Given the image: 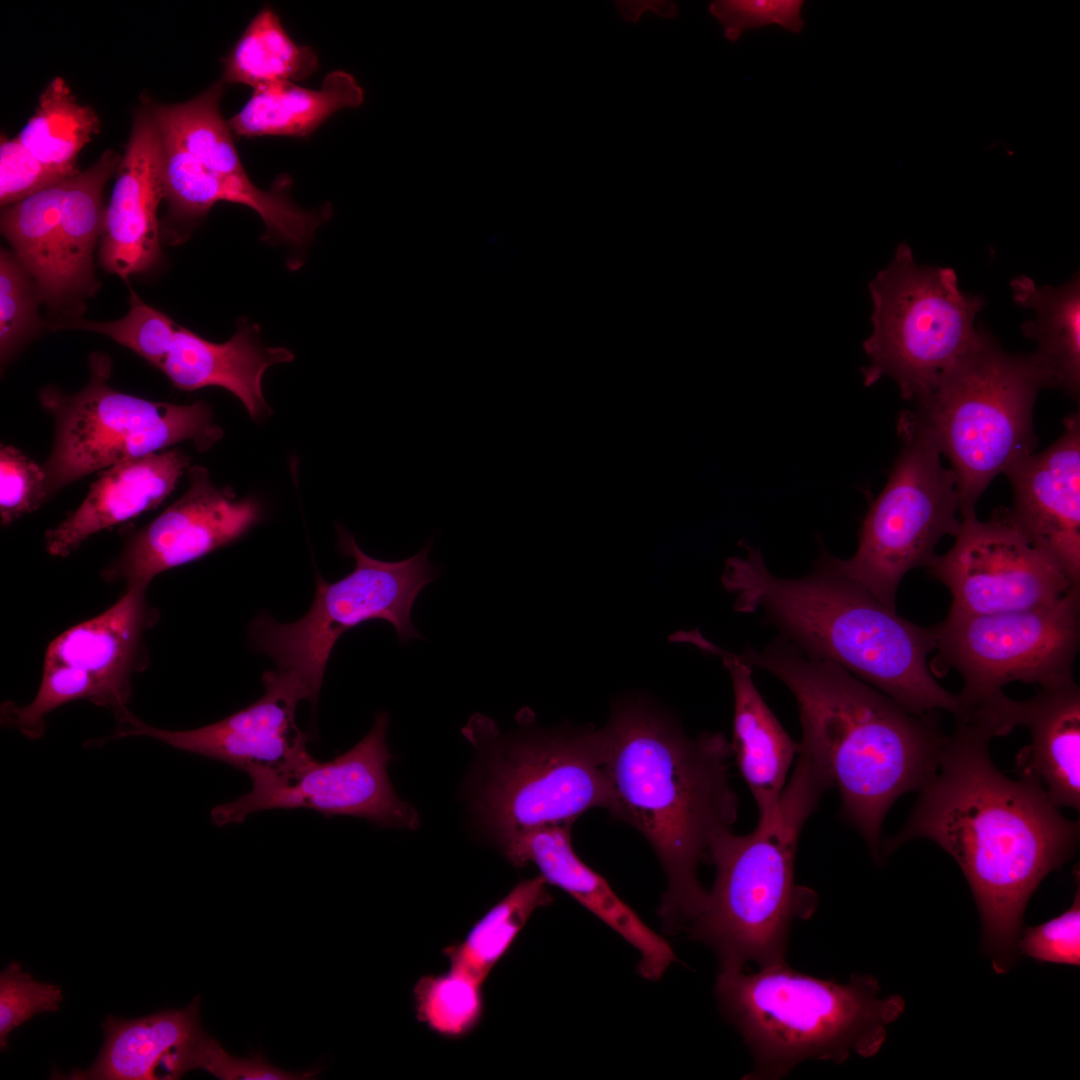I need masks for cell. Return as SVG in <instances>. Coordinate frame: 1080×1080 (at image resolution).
I'll return each instance as SVG.
<instances>
[{
    "instance_id": "ac0fdd59",
    "label": "cell",
    "mask_w": 1080,
    "mask_h": 1080,
    "mask_svg": "<svg viewBox=\"0 0 1080 1080\" xmlns=\"http://www.w3.org/2000/svg\"><path fill=\"white\" fill-rule=\"evenodd\" d=\"M184 494L146 526L131 535L116 559L101 572L106 582L149 586L160 573L198 560L243 536L261 518L251 498L237 500L219 488L206 468L187 470Z\"/></svg>"
},
{
    "instance_id": "277c9868",
    "label": "cell",
    "mask_w": 1080,
    "mask_h": 1080,
    "mask_svg": "<svg viewBox=\"0 0 1080 1080\" xmlns=\"http://www.w3.org/2000/svg\"><path fill=\"white\" fill-rule=\"evenodd\" d=\"M743 546L747 553L729 558L722 574L736 611L762 612L805 654L842 666L913 714L958 712L957 695L927 664L936 649L932 628L899 616L821 558L810 574L781 578L767 569L758 548Z\"/></svg>"
},
{
    "instance_id": "8d00e7d4",
    "label": "cell",
    "mask_w": 1080,
    "mask_h": 1080,
    "mask_svg": "<svg viewBox=\"0 0 1080 1080\" xmlns=\"http://www.w3.org/2000/svg\"><path fill=\"white\" fill-rule=\"evenodd\" d=\"M35 285L13 252L0 254V357L5 365L39 329Z\"/></svg>"
},
{
    "instance_id": "7a4b0ae2",
    "label": "cell",
    "mask_w": 1080,
    "mask_h": 1080,
    "mask_svg": "<svg viewBox=\"0 0 1080 1080\" xmlns=\"http://www.w3.org/2000/svg\"><path fill=\"white\" fill-rule=\"evenodd\" d=\"M600 731L613 793L610 813L638 830L661 863L667 880L659 906L663 927L688 929L707 896L698 865L738 816L731 744L719 732L689 736L642 698L617 703Z\"/></svg>"
},
{
    "instance_id": "603a6c76",
    "label": "cell",
    "mask_w": 1080,
    "mask_h": 1080,
    "mask_svg": "<svg viewBox=\"0 0 1080 1080\" xmlns=\"http://www.w3.org/2000/svg\"><path fill=\"white\" fill-rule=\"evenodd\" d=\"M571 826L534 829L508 840L498 849L516 868L535 865L547 884L568 893L611 927L640 954L641 976L658 980L676 961L674 951L617 896L601 875L578 857L571 844Z\"/></svg>"
},
{
    "instance_id": "d4e9b609",
    "label": "cell",
    "mask_w": 1080,
    "mask_h": 1080,
    "mask_svg": "<svg viewBox=\"0 0 1080 1080\" xmlns=\"http://www.w3.org/2000/svg\"><path fill=\"white\" fill-rule=\"evenodd\" d=\"M675 639L720 657L729 672L734 692L732 754L755 800L758 823L771 820L779 809L799 743L791 739L767 706L752 680L751 665L740 655L711 643L697 631L680 632Z\"/></svg>"
},
{
    "instance_id": "ffe728a7",
    "label": "cell",
    "mask_w": 1080,
    "mask_h": 1080,
    "mask_svg": "<svg viewBox=\"0 0 1080 1080\" xmlns=\"http://www.w3.org/2000/svg\"><path fill=\"white\" fill-rule=\"evenodd\" d=\"M160 130V129H159ZM161 132V131H160ZM163 141V191L168 204L171 226L170 244L182 243L197 223L219 201H227L254 210L265 225L263 240L303 249L315 231L332 215L330 204L304 210L290 196L291 178L283 174L270 190L257 187L248 174L228 175L213 172L188 154L170 135L161 132Z\"/></svg>"
},
{
    "instance_id": "83f0119b",
    "label": "cell",
    "mask_w": 1080,
    "mask_h": 1080,
    "mask_svg": "<svg viewBox=\"0 0 1080 1080\" xmlns=\"http://www.w3.org/2000/svg\"><path fill=\"white\" fill-rule=\"evenodd\" d=\"M292 360L290 350L262 345L258 325L244 319L223 343L211 342L178 325L160 370L180 390L222 387L242 402L252 419H261L269 414L262 391L264 372Z\"/></svg>"
},
{
    "instance_id": "4fadbf2b",
    "label": "cell",
    "mask_w": 1080,
    "mask_h": 1080,
    "mask_svg": "<svg viewBox=\"0 0 1080 1080\" xmlns=\"http://www.w3.org/2000/svg\"><path fill=\"white\" fill-rule=\"evenodd\" d=\"M938 659L956 669L960 705L976 703L1021 681L1040 687L1074 679L1080 644V586L1031 609L970 614L950 608L932 627Z\"/></svg>"
},
{
    "instance_id": "d6986e66",
    "label": "cell",
    "mask_w": 1080,
    "mask_h": 1080,
    "mask_svg": "<svg viewBox=\"0 0 1080 1080\" xmlns=\"http://www.w3.org/2000/svg\"><path fill=\"white\" fill-rule=\"evenodd\" d=\"M145 585L127 587L111 607L58 635L48 645L42 673L67 687L76 700L128 709L132 678L149 665L146 634L160 614Z\"/></svg>"
},
{
    "instance_id": "b9f144b4",
    "label": "cell",
    "mask_w": 1080,
    "mask_h": 1080,
    "mask_svg": "<svg viewBox=\"0 0 1080 1080\" xmlns=\"http://www.w3.org/2000/svg\"><path fill=\"white\" fill-rule=\"evenodd\" d=\"M66 179L68 178L38 160L17 137L8 139L6 136H1L0 204L2 209Z\"/></svg>"
},
{
    "instance_id": "e0dca14e",
    "label": "cell",
    "mask_w": 1080,
    "mask_h": 1080,
    "mask_svg": "<svg viewBox=\"0 0 1080 1080\" xmlns=\"http://www.w3.org/2000/svg\"><path fill=\"white\" fill-rule=\"evenodd\" d=\"M264 695L246 708L210 725L191 730L153 727L128 709L117 717L116 732L110 738L145 736L176 749L227 763L246 772L287 770L310 755V737L296 724L301 700L311 702V694L295 673L279 669L262 676Z\"/></svg>"
},
{
    "instance_id": "f1b7e54d",
    "label": "cell",
    "mask_w": 1080,
    "mask_h": 1080,
    "mask_svg": "<svg viewBox=\"0 0 1080 1080\" xmlns=\"http://www.w3.org/2000/svg\"><path fill=\"white\" fill-rule=\"evenodd\" d=\"M364 92L355 78L341 70L328 73L320 89L279 81L253 89L251 97L228 120L238 137L288 136L305 138L344 108L362 104Z\"/></svg>"
},
{
    "instance_id": "d6a6232c",
    "label": "cell",
    "mask_w": 1080,
    "mask_h": 1080,
    "mask_svg": "<svg viewBox=\"0 0 1080 1080\" xmlns=\"http://www.w3.org/2000/svg\"><path fill=\"white\" fill-rule=\"evenodd\" d=\"M99 129L95 111L78 104L64 79L55 77L17 138L38 160L69 178L79 172L78 154Z\"/></svg>"
},
{
    "instance_id": "484cf974",
    "label": "cell",
    "mask_w": 1080,
    "mask_h": 1080,
    "mask_svg": "<svg viewBox=\"0 0 1080 1080\" xmlns=\"http://www.w3.org/2000/svg\"><path fill=\"white\" fill-rule=\"evenodd\" d=\"M189 467V456L170 449L102 470L81 504L46 531L47 552L67 557L92 535L158 507Z\"/></svg>"
},
{
    "instance_id": "ab89813d",
    "label": "cell",
    "mask_w": 1080,
    "mask_h": 1080,
    "mask_svg": "<svg viewBox=\"0 0 1080 1080\" xmlns=\"http://www.w3.org/2000/svg\"><path fill=\"white\" fill-rule=\"evenodd\" d=\"M1072 905L1060 915L1033 927H1026L1017 939V950L1034 960L1079 966L1080 964V885L1079 871Z\"/></svg>"
},
{
    "instance_id": "60d3db41",
    "label": "cell",
    "mask_w": 1080,
    "mask_h": 1080,
    "mask_svg": "<svg viewBox=\"0 0 1080 1080\" xmlns=\"http://www.w3.org/2000/svg\"><path fill=\"white\" fill-rule=\"evenodd\" d=\"M801 0H718L709 13L720 23L724 36L737 41L746 31L777 25L791 33L804 28Z\"/></svg>"
},
{
    "instance_id": "d590c367",
    "label": "cell",
    "mask_w": 1080,
    "mask_h": 1080,
    "mask_svg": "<svg viewBox=\"0 0 1080 1080\" xmlns=\"http://www.w3.org/2000/svg\"><path fill=\"white\" fill-rule=\"evenodd\" d=\"M178 324L160 310L144 303L131 291L130 310L114 321L100 322L73 317L54 329H81L108 336L160 369L172 346Z\"/></svg>"
},
{
    "instance_id": "f35d334b",
    "label": "cell",
    "mask_w": 1080,
    "mask_h": 1080,
    "mask_svg": "<svg viewBox=\"0 0 1080 1080\" xmlns=\"http://www.w3.org/2000/svg\"><path fill=\"white\" fill-rule=\"evenodd\" d=\"M49 499L46 476L37 464L12 445L0 449V519L7 527L37 511Z\"/></svg>"
},
{
    "instance_id": "30bf717a",
    "label": "cell",
    "mask_w": 1080,
    "mask_h": 1080,
    "mask_svg": "<svg viewBox=\"0 0 1080 1080\" xmlns=\"http://www.w3.org/2000/svg\"><path fill=\"white\" fill-rule=\"evenodd\" d=\"M90 378L74 394L47 385L39 401L55 423L48 459L42 464L49 498L96 471L191 441L199 451L223 436L204 401L178 405L123 393L109 384L111 362L102 353L89 358Z\"/></svg>"
},
{
    "instance_id": "5bb4252c",
    "label": "cell",
    "mask_w": 1080,
    "mask_h": 1080,
    "mask_svg": "<svg viewBox=\"0 0 1080 1080\" xmlns=\"http://www.w3.org/2000/svg\"><path fill=\"white\" fill-rule=\"evenodd\" d=\"M121 160L106 150L85 171L2 210V234L50 309L77 314L100 286L93 255L104 226L102 191Z\"/></svg>"
},
{
    "instance_id": "8992f818",
    "label": "cell",
    "mask_w": 1080,
    "mask_h": 1080,
    "mask_svg": "<svg viewBox=\"0 0 1080 1080\" xmlns=\"http://www.w3.org/2000/svg\"><path fill=\"white\" fill-rule=\"evenodd\" d=\"M871 975L853 974L846 983L809 976L787 963L720 970L715 994L753 1058L745 1079L775 1080L805 1060L845 1062L868 1058L883 1046L887 1027L905 1009L899 995L879 997Z\"/></svg>"
},
{
    "instance_id": "2e32d148",
    "label": "cell",
    "mask_w": 1080,
    "mask_h": 1080,
    "mask_svg": "<svg viewBox=\"0 0 1080 1080\" xmlns=\"http://www.w3.org/2000/svg\"><path fill=\"white\" fill-rule=\"evenodd\" d=\"M954 545L928 566L951 592V608L970 614L1031 609L1056 601L1074 585L1015 525L1008 508L981 521L961 520Z\"/></svg>"
},
{
    "instance_id": "74e56055",
    "label": "cell",
    "mask_w": 1080,
    "mask_h": 1080,
    "mask_svg": "<svg viewBox=\"0 0 1080 1080\" xmlns=\"http://www.w3.org/2000/svg\"><path fill=\"white\" fill-rule=\"evenodd\" d=\"M63 1000L62 989L41 983L12 961L0 974V1048L6 1050L10 1033L33 1016L56 1012Z\"/></svg>"
},
{
    "instance_id": "7c38bea8",
    "label": "cell",
    "mask_w": 1080,
    "mask_h": 1080,
    "mask_svg": "<svg viewBox=\"0 0 1080 1080\" xmlns=\"http://www.w3.org/2000/svg\"><path fill=\"white\" fill-rule=\"evenodd\" d=\"M338 547L355 560L351 573L333 583L318 575L313 603L299 620L283 624L261 615L250 628L254 648L273 659L279 669L297 674L313 705L330 654L346 631L379 619L393 625L402 643L422 637L412 623V608L439 573L428 561L431 541L412 557L393 562L366 554L345 529L339 530Z\"/></svg>"
},
{
    "instance_id": "cb8c5ba5",
    "label": "cell",
    "mask_w": 1080,
    "mask_h": 1080,
    "mask_svg": "<svg viewBox=\"0 0 1080 1080\" xmlns=\"http://www.w3.org/2000/svg\"><path fill=\"white\" fill-rule=\"evenodd\" d=\"M987 712L996 736L1026 727L1031 744L1018 755L1020 775L1037 779L1057 807L1080 808V689L1074 679L1041 687L1026 701L1004 692Z\"/></svg>"
},
{
    "instance_id": "9a60e30c",
    "label": "cell",
    "mask_w": 1080,
    "mask_h": 1080,
    "mask_svg": "<svg viewBox=\"0 0 1080 1080\" xmlns=\"http://www.w3.org/2000/svg\"><path fill=\"white\" fill-rule=\"evenodd\" d=\"M388 724L386 712L377 714L370 732L331 761L309 755L287 770L250 776L251 791L216 806L212 821L225 826L259 811L301 808L327 817H359L380 827L416 829V809L397 796L388 776L392 759L386 744Z\"/></svg>"
},
{
    "instance_id": "44dd1931",
    "label": "cell",
    "mask_w": 1080,
    "mask_h": 1080,
    "mask_svg": "<svg viewBox=\"0 0 1080 1080\" xmlns=\"http://www.w3.org/2000/svg\"><path fill=\"white\" fill-rule=\"evenodd\" d=\"M1011 483V519L1028 541L1080 585V416L1048 448L1017 460Z\"/></svg>"
},
{
    "instance_id": "ba28073f",
    "label": "cell",
    "mask_w": 1080,
    "mask_h": 1080,
    "mask_svg": "<svg viewBox=\"0 0 1080 1080\" xmlns=\"http://www.w3.org/2000/svg\"><path fill=\"white\" fill-rule=\"evenodd\" d=\"M462 732L489 752L477 773L472 810L497 848L534 829L573 825L593 808L611 810L600 729L536 727L502 735L491 719L476 714Z\"/></svg>"
},
{
    "instance_id": "8fae6325",
    "label": "cell",
    "mask_w": 1080,
    "mask_h": 1080,
    "mask_svg": "<svg viewBox=\"0 0 1080 1080\" xmlns=\"http://www.w3.org/2000/svg\"><path fill=\"white\" fill-rule=\"evenodd\" d=\"M897 431L900 452L863 519L856 552L849 559L820 555L834 572L893 609L905 574L928 567L941 538L955 537L961 526L956 477L942 465L934 442L908 410L899 415Z\"/></svg>"
},
{
    "instance_id": "9c48e42d",
    "label": "cell",
    "mask_w": 1080,
    "mask_h": 1080,
    "mask_svg": "<svg viewBox=\"0 0 1080 1080\" xmlns=\"http://www.w3.org/2000/svg\"><path fill=\"white\" fill-rule=\"evenodd\" d=\"M868 290L872 332L862 343L869 363L861 368L866 387L890 377L901 397L915 403L987 332L975 324L985 300L962 291L952 268L917 264L906 242Z\"/></svg>"
},
{
    "instance_id": "52a82bcc",
    "label": "cell",
    "mask_w": 1080,
    "mask_h": 1080,
    "mask_svg": "<svg viewBox=\"0 0 1080 1080\" xmlns=\"http://www.w3.org/2000/svg\"><path fill=\"white\" fill-rule=\"evenodd\" d=\"M1048 379L1032 354H1011L986 332L908 410L951 464L962 519L992 480L1034 452L1033 410Z\"/></svg>"
},
{
    "instance_id": "7402d4cb",
    "label": "cell",
    "mask_w": 1080,
    "mask_h": 1080,
    "mask_svg": "<svg viewBox=\"0 0 1080 1080\" xmlns=\"http://www.w3.org/2000/svg\"><path fill=\"white\" fill-rule=\"evenodd\" d=\"M163 141L151 108L134 116L117 170L98 249V264L127 281L161 258L157 210L163 191Z\"/></svg>"
},
{
    "instance_id": "f546056e",
    "label": "cell",
    "mask_w": 1080,
    "mask_h": 1080,
    "mask_svg": "<svg viewBox=\"0 0 1080 1080\" xmlns=\"http://www.w3.org/2000/svg\"><path fill=\"white\" fill-rule=\"evenodd\" d=\"M1013 300L1034 311L1023 334L1037 344L1032 353L1049 387L1065 391L1074 400L1080 392V277L1076 272L1065 284L1039 286L1020 275L1010 282Z\"/></svg>"
},
{
    "instance_id": "4316f807",
    "label": "cell",
    "mask_w": 1080,
    "mask_h": 1080,
    "mask_svg": "<svg viewBox=\"0 0 1080 1080\" xmlns=\"http://www.w3.org/2000/svg\"><path fill=\"white\" fill-rule=\"evenodd\" d=\"M200 997L185 1008L122 1019L106 1017L103 1046L87 1069H74L72 1080L179 1079L189 1071L192 1052L203 1034Z\"/></svg>"
},
{
    "instance_id": "4dcf8cb0",
    "label": "cell",
    "mask_w": 1080,
    "mask_h": 1080,
    "mask_svg": "<svg viewBox=\"0 0 1080 1080\" xmlns=\"http://www.w3.org/2000/svg\"><path fill=\"white\" fill-rule=\"evenodd\" d=\"M221 81L253 89L273 82L300 81L319 67L317 53L293 41L279 15L269 6L249 22L230 52L222 59Z\"/></svg>"
},
{
    "instance_id": "6da1fadb",
    "label": "cell",
    "mask_w": 1080,
    "mask_h": 1080,
    "mask_svg": "<svg viewBox=\"0 0 1080 1080\" xmlns=\"http://www.w3.org/2000/svg\"><path fill=\"white\" fill-rule=\"evenodd\" d=\"M933 778L903 828L880 846L888 855L918 838L950 854L966 877L982 923V947L998 974L1019 956L1027 903L1041 881L1075 853L1079 822L1067 819L1034 777H1006L992 762V735L957 716Z\"/></svg>"
},
{
    "instance_id": "e575fe53",
    "label": "cell",
    "mask_w": 1080,
    "mask_h": 1080,
    "mask_svg": "<svg viewBox=\"0 0 1080 1080\" xmlns=\"http://www.w3.org/2000/svg\"><path fill=\"white\" fill-rule=\"evenodd\" d=\"M483 983L450 968L420 978L413 989L416 1018L447 1039H462L481 1023L484 1015Z\"/></svg>"
},
{
    "instance_id": "836d02e7",
    "label": "cell",
    "mask_w": 1080,
    "mask_h": 1080,
    "mask_svg": "<svg viewBox=\"0 0 1080 1080\" xmlns=\"http://www.w3.org/2000/svg\"><path fill=\"white\" fill-rule=\"evenodd\" d=\"M225 89L216 82L198 96L182 103L151 108L161 132L207 169L228 175L247 174L234 145L232 130L220 112Z\"/></svg>"
},
{
    "instance_id": "7bdbcfd3",
    "label": "cell",
    "mask_w": 1080,
    "mask_h": 1080,
    "mask_svg": "<svg viewBox=\"0 0 1080 1080\" xmlns=\"http://www.w3.org/2000/svg\"><path fill=\"white\" fill-rule=\"evenodd\" d=\"M203 1069L222 1080H303L318 1071L289 1072L271 1065L260 1053L250 1058L229 1055L220 1043L205 1031L190 1058L189 1070Z\"/></svg>"
},
{
    "instance_id": "5b68a950",
    "label": "cell",
    "mask_w": 1080,
    "mask_h": 1080,
    "mask_svg": "<svg viewBox=\"0 0 1080 1080\" xmlns=\"http://www.w3.org/2000/svg\"><path fill=\"white\" fill-rule=\"evenodd\" d=\"M831 787L811 756L799 750L775 816L748 834L729 830L712 842L707 860L716 868L715 881L687 930L714 951L720 970L786 963L793 921L811 917L818 902L795 881L799 837Z\"/></svg>"
},
{
    "instance_id": "3957f363",
    "label": "cell",
    "mask_w": 1080,
    "mask_h": 1080,
    "mask_svg": "<svg viewBox=\"0 0 1080 1080\" xmlns=\"http://www.w3.org/2000/svg\"><path fill=\"white\" fill-rule=\"evenodd\" d=\"M740 657L792 692L802 741L832 787L842 813L877 858L884 818L903 794L935 775L945 736L937 713L913 714L842 666L811 657L779 637Z\"/></svg>"
},
{
    "instance_id": "1f68e13d",
    "label": "cell",
    "mask_w": 1080,
    "mask_h": 1080,
    "mask_svg": "<svg viewBox=\"0 0 1080 1080\" xmlns=\"http://www.w3.org/2000/svg\"><path fill=\"white\" fill-rule=\"evenodd\" d=\"M547 885L541 875L516 884L473 924L463 940L443 949L450 968L484 983L533 912L552 902Z\"/></svg>"
}]
</instances>
